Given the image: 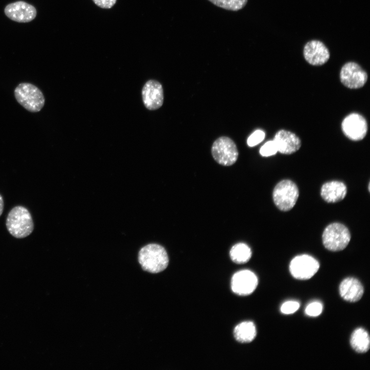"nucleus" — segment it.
I'll return each mask as SVG.
<instances>
[{
	"label": "nucleus",
	"instance_id": "4",
	"mask_svg": "<svg viewBox=\"0 0 370 370\" xmlns=\"http://www.w3.org/2000/svg\"><path fill=\"white\" fill-rule=\"evenodd\" d=\"M351 236L348 228L344 225L335 223L326 227L322 234L324 246L331 251L344 249L348 245Z\"/></svg>",
	"mask_w": 370,
	"mask_h": 370
},
{
	"label": "nucleus",
	"instance_id": "1",
	"mask_svg": "<svg viewBox=\"0 0 370 370\" xmlns=\"http://www.w3.org/2000/svg\"><path fill=\"white\" fill-rule=\"evenodd\" d=\"M6 226L9 233L16 238L27 237L34 229L32 216L29 210L22 206H16L9 211Z\"/></svg>",
	"mask_w": 370,
	"mask_h": 370
},
{
	"label": "nucleus",
	"instance_id": "7",
	"mask_svg": "<svg viewBox=\"0 0 370 370\" xmlns=\"http://www.w3.org/2000/svg\"><path fill=\"white\" fill-rule=\"evenodd\" d=\"M320 265L314 258L307 254L298 255L289 264V271L293 277L301 280L312 278L318 271Z\"/></svg>",
	"mask_w": 370,
	"mask_h": 370
},
{
	"label": "nucleus",
	"instance_id": "14",
	"mask_svg": "<svg viewBox=\"0 0 370 370\" xmlns=\"http://www.w3.org/2000/svg\"><path fill=\"white\" fill-rule=\"evenodd\" d=\"M278 152L285 155L292 154L301 146L300 138L294 133L285 130H279L273 139Z\"/></svg>",
	"mask_w": 370,
	"mask_h": 370
},
{
	"label": "nucleus",
	"instance_id": "20",
	"mask_svg": "<svg viewBox=\"0 0 370 370\" xmlns=\"http://www.w3.org/2000/svg\"><path fill=\"white\" fill-rule=\"evenodd\" d=\"M214 5L221 8L236 11L243 9L248 0H208Z\"/></svg>",
	"mask_w": 370,
	"mask_h": 370
},
{
	"label": "nucleus",
	"instance_id": "21",
	"mask_svg": "<svg viewBox=\"0 0 370 370\" xmlns=\"http://www.w3.org/2000/svg\"><path fill=\"white\" fill-rule=\"evenodd\" d=\"M322 310L323 305L322 303L318 301H314L307 305L305 312L308 316L317 317L322 313Z\"/></svg>",
	"mask_w": 370,
	"mask_h": 370
},
{
	"label": "nucleus",
	"instance_id": "12",
	"mask_svg": "<svg viewBox=\"0 0 370 370\" xmlns=\"http://www.w3.org/2000/svg\"><path fill=\"white\" fill-rule=\"evenodd\" d=\"M305 60L313 66H321L326 63L330 58L327 47L321 41L312 40L307 42L303 49Z\"/></svg>",
	"mask_w": 370,
	"mask_h": 370
},
{
	"label": "nucleus",
	"instance_id": "3",
	"mask_svg": "<svg viewBox=\"0 0 370 370\" xmlns=\"http://www.w3.org/2000/svg\"><path fill=\"white\" fill-rule=\"evenodd\" d=\"M14 97L17 102L31 113L40 112L45 104V98L41 90L30 83H21L15 88Z\"/></svg>",
	"mask_w": 370,
	"mask_h": 370
},
{
	"label": "nucleus",
	"instance_id": "26",
	"mask_svg": "<svg viewBox=\"0 0 370 370\" xmlns=\"http://www.w3.org/2000/svg\"><path fill=\"white\" fill-rule=\"evenodd\" d=\"M4 207V202L2 196L0 194V216L2 215Z\"/></svg>",
	"mask_w": 370,
	"mask_h": 370
},
{
	"label": "nucleus",
	"instance_id": "16",
	"mask_svg": "<svg viewBox=\"0 0 370 370\" xmlns=\"http://www.w3.org/2000/svg\"><path fill=\"white\" fill-rule=\"evenodd\" d=\"M347 193L346 185L338 181H331L324 183L321 190L322 198L327 202L334 203L343 199Z\"/></svg>",
	"mask_w": 370,
	"mask_h": 370
},
{
	"label": "nucleus",
	"instance_id": "13",
	"mask_svg": "<svg viewBox=\"0 0 370 370\" xmlns=\"http://www.w3.org/2000/svg\"><path fill=\"white\" fill-rule=\"evenodd\" d=\"M4 12L9 18L18 23L31 22L36 15L35 7L24 1H17L7 5Z\"/></svg>",
	"mask_w": 370,
	"mask_h": 370
},
{
	"label": "nucleus",
	"instance_id": "19",
	"mask_svg": "<svg viewBox=\"0 0 370 370\" xmlns=\"http://www.w3.org/2000/svg\"><path fill=\"white\" fill-rule=\"evenodd\" d=\"M250 248L245 244L238 243L234 245L230 251L231 260L236 264L248 262L251 257Z\"/></svg>",
	"mask_w": 370,
	"mask_h": 370
},
{
	"label": "nucleus",
	"instance_id": "5",
	"mask_svg": "<svg viewBox=\"0 0 370 370\" xmlns=\"http://www.w3.org/2000/svg\"><path fill=\"white\" fill-rule=\"evenodd\" d=\"M299 192L297 185L290 180H283L274 187L273 199L276 207L283 211L291 210L298 199Z\"/></svg>",
	"mask_w": 370,
	"mask_h": 370
},
{
	"label": "nucleus",
	"instance_id": "11",
	"mask_svg": "<svg viewBox=\"0 0 370 370\" xmlns=\"http://www.w3.org/2000/svg\"><path fill=\"white\" fill-rule=\"evenodd\" d=\"M257 284V276L253 272L248 270L237 272L231 280L232 291L239 295L250 294L255 290Z\"/></svg>",
	"mask_w": 370,
	"mask_h": 370
},
{
	"label": "nucleus",
	"instance_id": "23",
	"mask_svg": "<svg viewBox=\"0 0 370 370\" xmlns=\"http://www.w3.org/2000/svg\"><path fill=\"white\" fill-rule=\"evenodd\" d=\"M300 307V303L294 301H289L284 303L281 307V311L285 314L294 313Z\"/></svg>",
	"mask_w": 370,
	"mask_h": 370
},
{
	"label": "nucleus",
	"instance_id": "24",
	"mask_svg": "<svg viewBox=\"0 0 370 370\" xmlns=\"http://www.w3.org/2000/svg\"><path fill=\"white\" fill-rule=\"evenodd\" d=\"M265 134L261 130L255 131L247 140V144L249 146H254L261 142L265 138Z\"/></svg>",
	"mask_w": 370,
	"mask_h": 370
},
{
	"label": "nucleus",
	"instance_id": "15",
	"mask_svg": "<svg viewBox=\"0 0 370 370\" xmlns=\"http://www.w3.org/2000/svg\"><path fill=\"white\" fill-rule=\"evenodd\" d=\"M340 296L346 301L354 303L362 297L364 289L360 282L354 278L344 279L339 286Z\"/></svg>",
	"mask_w": 370,
	"mask_h": 370
},
{
	"label": "nucleus",
	"instance_id": "8",
	"mask_svg": "<svg viewBox=\"0 0 370 370\" xmlns=\"http://www.w3.org/2000/svg\"><path fill=\"white\" fill-rule=\"evenodd\" d=\"M367 79L366 72L356 62H347L341 69L340 81L348 88L358 89L362 87L366 84Z\"/></svg>",
	"mask_w": 370,
	"mask_h": 370
},
{
	"label": "nucleus",
	"instance_id": "9",
	"mask_svg": "<svg viewBox=\"0 0 370 370\" xmlns=\"http://www.w3.org/2000/svg\"><path fill=\"white\" fill-rule=\"evenodd\" d=\"M341 128L345 136L349 139L360 141L365 137L368 126L364 117L358 113H351L343 119Z\"/></svg>",
	"mask_w": 370,
	"mask_h": 370
},
{
	"label": "nucleus",
	"instance_id": "22",
	"mask_svg": "<svg viewBox=\"0 0 370 370\" xmlns=\"http://www.w3.org/2000/svg\"><path fill=\"white\" fill-rule=\"evenodd\" d=\"M278 150L273 140L265 143L260 149V153L262 156L268 157L276 154Z\"/></svg>",
	"mask_w": 370,
	"mask_h": 370
},
{
	"label": "nucleus",
	"instance_id": "10",
	"mask_svg": "<svg viewBox=\"0 0 370 370\" xmlns=\"http://www.w3.org/2000/svg\"><path fill=\"white\" fill-rule=\"evenodd\" d=\"M141 95L145 107L150 110L158 109L163 103V89L157 80L147 81L142 87Z\"/></svg>",
	"mask_w": 370,
	"mask_h": 370
},
{
	"label": "nucleus",
	"instance_id": "25",
	"mask_svg": "<svg viewBox=\"0 0 370 370\" xmlns=\"http://www.w3.org/2000/svg\"><path fill=\"white\" fill-rule=\"evenodd\" d=\"M99 7L104 8H111L116 3V0H92Z\"/></svg>",
	"mask_w": 370,
	"mask_h": 370
},
{
	"label": "nucleus",
	"instance_id": "18",
	"mask_svg": "<svg viewBox=\"0 0 370 370\" xmlns=\"http://www.w3.org/2000/svg\"><path fill=\"white\" fill-rule=\"evenodd\" d=\"M255 325L250 321L244 322L237 325L234 330L235 339L241 343H249L256 337Z\"/></svg>",
	"mask_w": 370,
	"mask_h": 370
},
{
	"label": "nucleus",
	"instance_id": "2",
	"mask_svg": "<svg viewBox=\"0 0 370 370\" xmlns=\"http://www.w3.org/2000/svg\"><path fill=\"white\" fill-rule=\"evenodd\" d=\"M138 261L144 270L152 273L162 271L169 264L165 249L157 244H150L143 247L139 252Z\"/></svg>",
	"mask_w": 370,
	"mask_h": 370
},
{
	"label": "nucleus",
	"instance_id": "6",
	"mask_svg": "<svg viewBox=\"0 0 370 370\" xmlns=\"http://www.w3.org/2000/svg\"><path fill=\"white\" fill-rule=\"evenodd\" d=\"M211 154L214 159L224 166L232 165L235 163L238 156L236 144L226 136L220 137L213 142Z\"/></svg>",
	"mask_w": 370,
	"mask_h": 370
},
{
	"label": "nucleus",
	"instance_id": "17",
	"mask_svg": "<svg viewBox=\"0 0 370 370\" xmlns=\"http://www.w3.org/2000/svg\"><path fill=\"white\" fill-rule=\"evenodd\" d=\"M350 345L358 353L367 352L370 346V339L368 332L362 328L355 329L351 334Z\"/></svg>",
	"mask_w": 370,
	"mask_h": 370
}]
</instances>
